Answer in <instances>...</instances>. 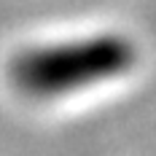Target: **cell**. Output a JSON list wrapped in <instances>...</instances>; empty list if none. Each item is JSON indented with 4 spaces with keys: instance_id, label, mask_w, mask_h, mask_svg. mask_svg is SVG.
I'll return each instance as SVG.
<instances>
[{
    "instance_id": "1",
    "label": "cell",
    "mask_w": 156,
    "mask_h": 156,
    "mask_svg": "<svg viewBox=\"0 0 156 156\" xmlns=\"http://www.w3.org/2000/svg\"><path fill=\"white\" fill-rule=\"evenodd\" d=\"M132 59L129 43L119 38H92L46 46L16 62V81L32 94H65L121 73Z\"/></svg>"
}]
</instances>
